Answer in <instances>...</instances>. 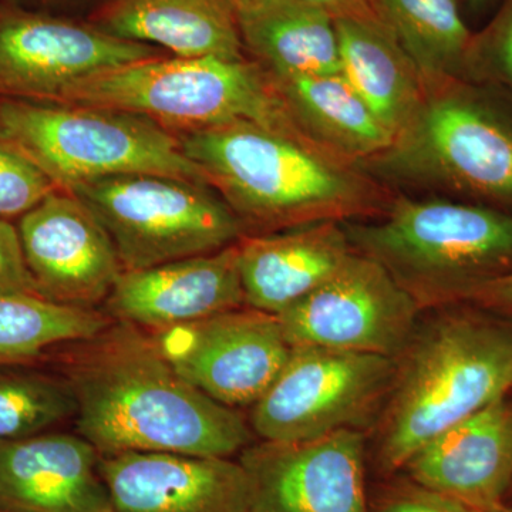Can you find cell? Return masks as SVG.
<instances>
[{"instance_id":"6da1fadb","label":"cell","mask_w":512,"mask_h":512,"mask_svg":"<svg viewBox=\"0 0 512 512\" xmlns=\"http://www.w3.org/2000/svg\"><path fill=\"white\" fill-rule=\"evenodd\" d=\"M55 353L57 372L76 396V433L101 456L138 451L231 458L254 443L244 414L187 382L146 330L111 320Z\"/></svg>"},{"instance_id":"7a4b0ae2","label":"cell","mask_w":512,"mask_h":512,"mask_svg":"<svg viewBox=\"0 0 512 512\" xmlns=\"http://www.w3.org/2000/svg\"><path fill=\"white\" fill-rule=\"evenodd\" d=\"M174 134L185 156L237 215L245 235L373 220L396 195L308 137L252 121Z\"/></svg>"},{"instance_id":"3957f363","label":"cell","mask_w":512,"mask_h":512,"mask_svg":"<svg viewBox=\"0 0 512 512\" xmlns=\"http://www.w3.org/2000/svg\"><path fill=\"white\" fill-rule=\"evenodd\" d=\"M394 362L373 447L383 478L444 430L510 396L512 319L470 303L446 306L417 325Z\"/></svg>"},{"instance_id":"277c9868","label":"cell","mask_w":512,"mask_h":512,"mask_svg":"<svg viewBox=\"0 0 512 512\" xmlns=\"http://www.w3.org/2000/svg\"><path fill=\"white\" fill-rule=\"evenodd\" d=\"M350 244L386 269L420 311L466 303L512 272V212L396 192L380 217L343 222Z\"/></svg>"},{"instance_id":"5b68a950","label":"cell","mask_w":512,"mask_h":512,"mask_svg":"<svg viewBox=\"0 0 512 512\" xmlns=\"http://www.w3.org/2000/svg\"><path fill=\"white\" fill-rule=\"evenodd\" d=\"M363 170L389 187L451 192L512 212V114L476 83L427 84L416 116Z\"/></svg>"},{"instance_id":"8992f818","label":"cell","mask_w":512,"mask_h":512,"mask_svg":"<svg viewBox=\"0 0 512 512\" xmlns=\"http://www.w3.org/2000/svg\"><path fill=\"white\" fill-rule=\"evenodd\" d=\"M55 103L138 114L173 133L234 121L306 137L254 60L158 56L73 84Z\"/></svg>"},{"instance_id":"52a82bcc","label":"cell","mask_w":512,"mask_h":512,"mask_svg":"<svg viewBox=\"0 0 512 512\" xmlns=\"http://www.w3.org/2000/svg\"><path fill=\"white\" fill-rule=\"evenodd\" d=\"M0 140L32 161L63 191L131 174L207 184L173 131L126 111L0 99Z\"/></svg>"},{"instance_id":"ba28073f","label":"cell","mask_w":512,"mask_h":512,"mask_svg":"<svg viewBox=\"0 0 512 512\" xmlns=\"http://www.w3.org/2000/svg\"><path fill=\"white\" fill-rule=\"evenodd\" d=\"M69 192L99 218L123 272L237 244L245 229L210 185L156 174L117 175Z\"/></svg>"},{"instance_id":"9c48e42d","label":"cell","mask_w":512,"mask_h":512,"mask_svg":"<svg viewBox=\"0 0 512 512\" xmlns=\"http://www.w3.org/2000/svg\"><path fill=\"white\" fill-rule=\"evenodd\" d=\"M392 357L293 346L248 421L259 440L298 443L376 423L392 387Z\"/></svg>"},{"instance_id":"30bf717a","label":"cell","mask_w":512,"mask_h":512,"mask_svg":"<svg viewBox=\"0 0 512 512\" xmlns=\"http://www.w3.org/2000/svg\"><path fill=\"white\" fill-rule=\"evenodd\" d=\"M420 308L386 269L355 251L323 284L278 318L293 346L396 359L419 325Z\"/></svg>"},{"instance_id":"8fae6325","label":"cell","mask_w":512,"mask_h":512,"mask_svg":"<svg viewBox=\"0 0 512 512\" xmlns=\"http://www.w3.org/2000/svg\"><path fill=\"white\" fill-rule=\"evenodd\" d=\"M158 56L165 52L117 39L90 22L0 9V99L55 103L73 84Z\"/></svg>"},{"instance_id":"7c38bea8","label":"cell","mask_w":512,"mask_h":512,"mask_svg":"<svg viewBox=\"0 0 512 512\" xmlns=\"http://www.w3.org/2000/svg\"><path fill=\"white\" fill-rule=\"evenodd\" d=\"M151 335L187 382L237 410L264 396L293 349L278 316L249 306Z\"/></svg>"},{"instance_id":"4fadbf2b","label":"cell","mask_w":512,"mask_h":512,"mask_svg":"<svg viewBox=\"0 0 512 512\" xmlns=\"http://www.w3.org/2000/svg\"><path fill=\"white\" fill-rule=\"evenodd\" d=\"M238 461L248 476L251 512H369L362 430L298 443L261 440Z\"/></svg>"},{"instance_id":"5bb4252c","label":"cell","mask_w":512,"mask_h":512,"mask_svg":"<svg viewBox=\"0 0 512 512\" xmlns=\"http://www.w3.org/2000/svg\"><path fill=\"white\" fill-rule=\"evenodd\" d=\"M23 255L40 296L99 309L123 274L109 232L82 200L57 190L22 215Z\"/></svg>"},{"instance_id":"9a60e30c","label":"cell","mask_w":512,"mask_h":512,"mask_svg":"<svg viewBox=\"0 0 512 512\" xmlns=\"http://www.w3.org/2000/svg\"><path fill=\"white\" fill-rule=\"evenodd\" d=\"M245 305L237 244L150 268L126 271L100 311L146 332L177 328Z\"/></svg>"},{"instance_id":"2e32d148","label":"cell","mask_w":512,"mask_h":512,"mask_svg":"<svg viewBox=\"0 0 512 512\" xmlns=\"http://www.w3.org/2000/svg\"><path fill=\"white\" fill-rule=\"evenodd\" d=\"M113 512H251L244 467L227 457L174 453L101 456Z\"/></svg>"},{"instance_id":"e0dca14e","label":"cell","mask_w":512,"mask_h":512,"mask_svg":"<svg viewBox=\"0 0 512 512\" xmlns=\"http://www.w3.org/2000/svg\"><path fill=\"white\" fill-rule=\"evenodd\" d=\"M101 454L80 434L0 441V510L113 512Z\"/></svg>"},{"instance_id":"ac0fdd59","label":"cell","mask_w":512,"mask_h":512,"mask_svg":"<svg viewBox=\"0 0 512 512\" xmlns=\"http://www.w3.org/2000/svg\"><path fill=\"white\" fill-rule=\"evenodd\" d=\"M400 473L485 512L512 488V397L490 404L420 448Z\"/></svg>"},{"instance_id":"d6986e66","label":"cell","mask_w":512,"mask_h":512,"mask_svg":"<svg viewBox=\"0 0 512 512\" xmlns=\"http://www.w3.org/2000/svg\"><path fill=\"white\" fill-rule=\"evenodd\" d=\"M245 305L279 313L311 293L355 251L343 222L245 235L237 242Z\"/></svg>"},{"instance_id":"ffe728a7","label":"cell","mask_w":512,"mask_h":512,"mask_svg":"<svg viewBox=\"0 0 512 512\" xmlns=\"http://www.w3.org/2000/svg\"><path fill=\"white\" fill-rule=\"evenodd\" d=\"M89 22L177 57H248L234 0H103Z\"/></svg>"},{"instance_id":"44dd1931","label":"cell","mask_w":512,"mask_h":512,"mask_svg":"<svg viewBox=\"0 0 512 512\" xmlns=\"http://www.w3.org/2000/svg\"><path fill=\"white\" fill-rule=\"evenodd\" d=\"M271 79L293 123L332 156L363 168L393 146L396 136L342 73Z\"/></svg>"},{"instance_id":"7402d4cb","label":"cell","mask_w":512,"mask_h":512,"mask_svg":"<svg viewBox=\"0 0 512 512\" xmlns=\"http://www.w3.org/2000/svg\"><path fill=\"white\" fill-rule=\"evenodd\" d=\"M335 20L340 73L394 136L416 116L426 84L392 30L376 13Z\"/></svg>"},{"instance_id":"603a6c76","label":"cell","mask_w":512,"mask_h":512,"mask_svg":"<svg viewBox=\"0 0 512 512\" xmlns=\"http://www.w3.org/2000/svg\"><path fill=\"white\" fill-rule=\"evenodd\" d=\"M245 55L271 76H325L340 73L335 20L298 0L238 3Z\"/></svg>"},{"instance_id":"cb8c5ba5","label":"cell","mask_w":512,"mask_h":512,"mask_svg":"<svg viewBox=\"0 0 512 512\" xmlns=\"http://www.w3.org/2000/svg\"><path fill=\"white\" fill-rule=\"evenodd\" d=\"M372 6L416 64L426 86L466 80L474 33L461 16L458 0H372Z\"/></svg>"},{"instance_id":"d4e9b609","label":"cell","mask_w":512,"mask_h":512,"mask_svg":"<svg viewBox=\"0 0 512 512\" xmlns=\"http://www.w3.org/2000/svg\"><path fill=\"white\" fill-rule=\"evenodd\" d=\"M110 323L100 309L60 305L39 296L0 295V367L28 365Z\"/></svg>"},{"instance_id":"484cf974","label":"cell","mask_w":512,"mask_h":512,"mask_svg":"<svg viewBox=\"0 0 512 512\" xmlns=\"http://www.w3.org/2000/svg\"><path fill=\"white\" fill-rule=\"evenodd\" d=\"M0 367V441L49 433L77 412L69 380L59 372Z\"/></svg>"},{"instance_id":"4316f807","label":"cell","mask_w":512,"mask_h":512,"mask_svg":"<svg viewBox=\"0 0 512 512\" xmlns=\"http://www.w3.org/2000/svg\"><path fill=\"white\" fill-rule=\"evenodd\" d=\"M466 80L497 84L512 94V0H503L490 23L474 33Z\"/></svg>"},{"instance_id":"83f0119b","label":"cell","mask_w":512,"mask_h":512,"mask_svg":"<svg viewBox=\"0 0 512 512\" xmlns=\"http://www.w3.org/2000/svg\"><path fill=\"white\" fill-rule=\"evenodd\" d=\"M59 190L32 161L0 140V218L22 217Z\"/></svg>"},{"instance_id":"f1b7e54d","label":"cell","mask_w":512,"mask_h":512,"mask_svg":"<svg viewBox=\"0 0 512 512\" xmlns=\"http://www.w3.org/2000/svg\"><path fill=\"white\" fill-rule=\"evenodd\" d=\"M369 512H481L463 501L417 483L406 474L384 477L369 491Z\"/></svg>"},{"instance_id":"f546056e","label":"cell","mask_w":512,"mask_h":512,"mask_svg":"<svg viewBox=\"0 0 512 512\" xmlns=\"http://www.w3.org/2000/svg\"><path fill=\"white\" fill-rule=\"evenodd\" d=\"M0 295L39 296L30 274L18 228L0 218Z\"/></svg>"},{"instance_id":"4dcf8cb0","label":"cell","mask_w":512,"mask_h":512,"mask_svg":"<svg viewBox=\"0 0 512 512\" xmlns=\"http://www.w3.org/2000/svg\"><path fill=\"white\" fill-rule=\"evenodd\" d=\"M466 303L512 319V272L478 288Z\"/></svg>"},{"instance_id":"1f68e13d","label":"cell","mask_w":512,"mask_h":512,"mask_svg":"<svg viewBox=\"0 0 512 512\" xmlns=\"http://www.w3.org/2000/svg\"><path fill=\"white\" fill-rule=\"evenodd\" d=\"M328 13L333 19L373 15L372 0H298Z\"/></svg>"},{"instance_id":"d6a6232c","label":"cell","mask_w":512,"mask_h":512,"mask_svg":"<svg viewBox=\"0 0 512 512\" xmlns=\"http://www.w3.org/2000/svg\"><path fill=\"white\" fill-rule=\"evenodd\" d=\"M30 2L40 3V5H69V3H79L82 0H30Z\"/></svg>"},{"instance_id":"836d02e7","label":"cell","mask_w":512,"mask_h":512,"mask_svg":"<svg viewBox=\"0 0 512 512\" xmlns=\"http://www.w3.org/2000/svg\"><path fill=\"white\" fill-rule=\"evenodd\" d=\"M463 2L473 10H480L485 8L491 0H463Z\"/></svg>"},{"instance_id":"e575fe53","label":"cell","mask_w":512,"mask_h":512,"mask_svg":"<svg viewBox=\"0 0 512 512\" xmlns=\"http://www.w3.org/2000/svg\"><path fill=\"white\" fill-rule=\"evenodd\" d=\"M485 512H512V503L504 501V503L495 505V507L490 508V510Z\"/></svg>"},{"instance_id":"d590c367","label":"cell","mask_w":512,"mask_h":512,"mask_svg":"<svg viewBox=\"0 0 512 512\" xmlns=\"http://www.w3.org/2000/svg\"><path fill=\"white\" fill-rule=\"evenodd\" d=\"M247 2H254V0H234L235 5H238V3H247Z\"/></svg>"},{"instance_id":"8d00e7d4","label":"cell","mask_w":512,"mask_h":512,"mask_svg":"<svg viewBox=\"0 0 512 512\" xmlns=\"http://www.w3.org/2000/svg\"><path fill=\"white\" fill-rule=\"evenodd\" d=\"M510 497H512V488H511L510 494H508L507 500H508V498H510ZM507 500H505V501H507ZM507 503H510V501H507Z\"/></svg>"},{"instance_id":"74e56055","label":"cell","mask_w":512,"mask_h":512,"mask_svg":"<svg viewBox=\"0 0 512 512\" xmlns=\"http://www.w3.org/2000/svg\"><path fill=\"white\" fill-rule=\"evenodd\" d=\"M0 512H6V511H2V510H0Z\"/></svg>"}]
</instances>
